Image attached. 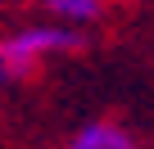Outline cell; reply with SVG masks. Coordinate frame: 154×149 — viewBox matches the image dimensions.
I'll use <instances>...</instances> for the list:
<instances>
[{"label":"cell","instance_id":"2","mask_svg":"<svg viewBox=\"0 0 154 149\" xmlns=\"http://www.w3.org/2000/svg\"><path fill=\"white\" fill-rule=\"evenodd\" d=\"M68 149H140V145H136V136L122 122L95 118V122H82V127L68 136Z\"/></svg>","mask_w":154,"mask_h":149},{"label":"cell","instance_id":"3","mask_svg":"<svg viewBox=\"0 0 154 149\" xmlns=\"http://www.w3.org/2000/svg\"><path fill=\"white\" fill-rule=\"evenodd\" d=\"M41 9L50 23H63V27H86L104 14V0H41Z\"/></svg>","mask_w":154,"mask_h":149},{"label":"cell","instance_id":"1","mask_svg":"<svg viewBox=\"0 0 154 149\" xmlns=\"http://www.w3.org/2000/svg\"><path fill=\"white\" fill-rule=\"evenodd\" d=\"M86 36L82 27H63V23H27L9 36H0V86L5 82H23L45 63V59H59V54H72L82 50Z\"/></svg>","mask_w":154,"mask_h":149}]
</instances>
